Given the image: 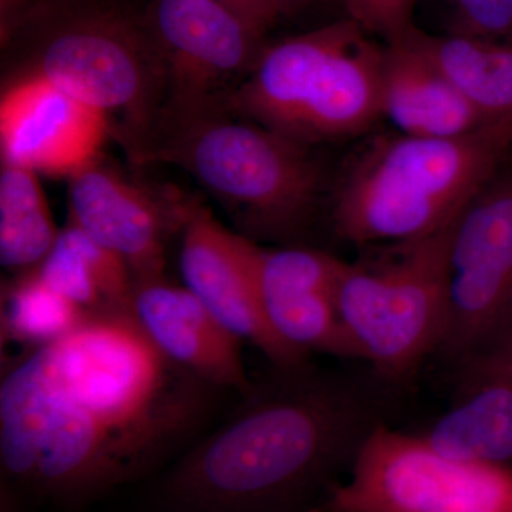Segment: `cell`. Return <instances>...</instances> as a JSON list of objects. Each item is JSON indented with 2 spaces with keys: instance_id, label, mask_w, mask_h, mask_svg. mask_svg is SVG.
<instances>
[{
  "instance_id": "52a82bcc",
  "label": "cell",
  "mask_w": 512,
  "mask_h": 512,
  "mask_svg": "<svg viewBox=\"0 0 512 512\" xmlns=\"http://www.w3.org/2000/svg\"><path fill=\"white\" fill-rule=\"evenodd\" d=\"M313 512H512V468L446 456L387 424Z\"/></svg>"
},
{
  "instance_id": "ba28073f",
  "label": "cell",
  "mask_w": 512,
  "mask_h": 512,
  "mask_svg": "<svg viewBox=\"0 0 512 512\" xmlns=\"http://www.w3.org/2000/svg\"><path fill=\"white\" fill-rule=\"evenodd\" d=\"M77 3L63 0L28 10L42 22L28 72L104 113L137 109L153 76L164 73L146 25Z\"/></svg>"
},
{
  "instance_id": "ac0fdd59",
  "label": "cell",
  "mask_w": 512,
  "mask_h": 512,
  "mask_svg": "<svg viewBox=\"0 0 512 512\" xmlns=\"http://www.w3.org/2000/svg\"><path fill=\"white\" fill-rule=\"evenodd\" d=\"M404 39L446 74L488 126L512 127V42L434 36L416 26Z\"/></svg>"
},
{
  "instance_id": "9c48e42d",
  "label": "cell",
  "mask_w": 512,
  "mask_h": 512,
  "mask_svg": "<svg viewBox=\"0 0 512 512\" xmlns=\"http://www.w3.org/2000/svg\"><path fill=\"white\" fill-rule=\"evenodd\" d=\"M512 320V161L450 225L447 316L437 355L454 372L490 348Z\"/></svg>"
},
{
  "instance_id": "603a6c76",
  "label": "cell",
  "mask_w": 512,
  "mask_h": 512,
  "mask_svg": "<svg viewBox=\"0 0 512 512\" xmlns=\"http://www.w3.org/2000/svg\"><path fill=\"white\" fill-rule=\"evenodd\" d=\"M417 0H343L348 18L359 23L384 43L400 42L414 28L412 18Z\"/></svg>"
},
{
  "instance_id": "8fae6325",
  "label": "cell",
  "mask_w": 512,
  "mask_h": 512,
  "mask_svg": "<svg viewBox=\"0 0 512 512\" xmlns=\"http://www.w3.org/2000/svg\"><path fill=\"white\" fill-rule=\"evenodd\" d=\"M146 28L177 113L211 107L212 92L251 70L264 50L262 35L218 0H153Z\"/></svg>"
},
{
  "instance_id": "4fadbf2b",
  "label": "cell",
  "mask_w": 512,
  "mask_h": 512,
  "mask_svg": "<svg viewBox=\"0 0 512 512\" xmlns=\"http://www.w3.org/2000/svg\"><path fill=\"white\" fill-rule=\"evenodd\" d=\"M343 259L305 245L261 247L258 286L266 323L289 348L362 360L338 309Z\"/></svg>"
},
{
  "instance_id": "cb8c5ba5",
  "label": "cell",
  "mask_w": 512,
  "mask_h": 512,
  "mask_svg": "<svg viewBox=\"0 0 512 512\" xmlns=\"http://www.w3.org/2000/svg\"><path fill=\"white\" fill-rule=\"evenodd\" d=\"M218 2L234 10L262 36L278 20L268 0H218Z\"/></svg>"
},
{
  "instance_id": "3957f363",
  "label": "cell",
  "mask_w": 512,
  "mask_h": 512,
  "mask_svg": "<svg viewBox=\"0 0 512 512\" xmlns=\"http://www.w3.org/2000/svg\"><path fill=\"white\" fill-rule=\"evenodd\" d=\"M510 161L512 127L488 126L458 138L380 134L340 174L333 231L363 248L430 237Z\"/></svg>"
},
{
  "instance_id": "6da1fadb",
  "label": "cell",
  "mask_w": 512,
  "mask_h": 512,
  "mask_svg": "<svg viewBox=\"0 0 512 512\" xmlns=\"http://www.w3.org/2000/svg\"><path fill=\"white\" fill-rule=\"evenodd\" d=\"M212 389L167 359L130 309L92 313L3 375L2 485L86 507L163 466L200 427Z\"/></svg>"
},
{
  "instance_id": "8992f818",
  "label": "cell",
  "mask_w": 512,
  "mask_h": 512,
  "mask_svg": "<svg viewBox=\"0 0 512 512\" xmlns=\"http://www.w3.org/2000/svg\"><path fill=\"white\" fill-rule=\"evenodd\" d=\"M450 225L430 237L370 247L375 254L345 262L340 274L336 299L349 338L360 359L400 389L443 340Z\"/></svg>"
},
{
  "instance_id": "5bb4252c",
  "label": "cell",
  "mask_w": 512,
  "mask_h": 512,
  "mask_svg": "<svg viewBox=\"0 0 512 512\" xmlns=\"http://www.w3.org/2000/svg\"><path fill=\"white\" fill-rule=\"evenodd\" d=\"M70 221L130 266L134 284L164 276L165 244L184 205L167 208L123 175L96 163L70 178Z\"/></svg>"
},
{
  "instance_id": "d4e9b609",
  "label": "cell",
  "mask_w": 512,
  "mask_h": 512,
  "mask_svg": "<svg viewBox=\"0 0 512 512\" xmlns=\"http://www.w3.org/2000/svg\"><path fill=\"white\" fill-rule=\"evenodd\" d=\"M468 363H481V365L493 367L512 379V320L490 348Z\"/></svg>"
},
{
  "instance_id": "d6986e66",
  "label": "cell",
  "mask_w": 512,
  "mask_h": 512,
  "mask_svg": "<svg viewBox=\"0 0 512 512\" xmlns=\"http://www.w3.org/2000/svg\"><path fill=\"white\" fill-rule=\"evenodd\" d=\"M35 272L49 288L90 315L130 308L134 289L130 266L72 222L59 232Z\"/></svg>"
},
{
  "instance_id": "9a60e30c",
  "label": "cell",
  "mask_w": 512,
  "mask_h": 512,
  "mask_svg": "<svg viewBox=\"0 0 512 512\" xmlns=\"http://www.w3.org/2000/svg\"><path fill=\"white\" fill-rule=\"evenodd\" d=\"M130 312L167 359L217 387L247 396L251 380L242 340L221 325L185 286L160 278L134 284Z\"/></svg>"
},
{
  "instance_id": "30bf717a",
  "label": "cell",
  "mask_w": 512,
  "mask_h": 512,
  "mask_svg": "<svg viewBox=\"0 0 512 512\" xmlns=\"http://www.w3.org/2000/svg\"><path fill=\"white\" fill-rule=\"evenodd\" d=\"M180 271L184 286L224 328L251 343L275 369L311 363L289 348L266 323L258 286L259 247L195 204H185L181 221Z\"/></svg>"
},
{
  "instance_id": "5b68a950",
  "label": "cell",
  "mask_w": 512,
  "mask_h": 512,
  "mask_svg": "<svg viewBox=\"0 0 512 512\" xmlns=\"http://www.w3.org/2000/svg\"><path fill=\"white\" fill-rule=\"evenodd\" d=\"M164 158L180 164L221 202L239 234L288 247L311 228L323 171L311 146L212 107L178 113Z\"/></svg>"
},
{
  "instance_id": "2e32d148",
  "label": "cell",
  "mask_w": 512,
  "mask_h": 512,
  "mask_svg": "<svg viewBox=\"0 0 512 512\" xmlns=\"http://www.w3.org/2000/svg\"><path fill=\"white\" fill-rule=\"evenodd\" d=\"M382 116L397 133L458 138L488 127L429 57L409 40L384 43Z\"/></svg>"
},
{
  "instance_id": "ffe728a7",
  "label": "cell",
  "mask_w": 512,
  "mask_h": 512,
  "mask_svg": "<svg viewBox=\"0 0 512 512\" xmlns=\"http://www.w3.org/2000/svg\"><path fill=\"white\" fill-rule=\"evenodd\" d=\"M39 174L3 163L0 174V261L8 269H35L59 237Z\"/></svg>"
},
{
  "instance_id": "7a4b0ae2",
  "label": "cell",
  "mask_w": 512,
  "mask_h": 512,
  "mask_svg": "<svg viewBox=\"0 0 512 512\" xmlns=\"http://www.w3.org/2000/svg\"><path fill=\"white\" fill-rule=\"evenodd\" d=\"M400 387L367 372L275 369L151 487L154 512H313L390 424Z\"/></svg>"
},
{
  "instance_id": "7c38bea8",
  "label": "cell",
  "mask_w": 512,
  "mask_h": 512,
  "mask_svg": "<svg viewBox=\"0 0 512 512\" xmlns=\"http://www.w3.org/2000/svg\"><path fill=\"white\" fill-rule=\"evenodd\" d=\"M106 136L107 113L39 74L26 72L0 100L3 163L70 180L96 163Z\"/></svg>"
},
{
  "instance_id": "7402d4cb",
  "label": "cell",
  "mask_w": 512,
  "mask_h": 512,
  "mask_svg": "<svg viewBox=\"0 0 512 512\" xmlns=\"http://www.w3.org/2000/svg\"><path fill=\"white\" fill-rule=\"evenodd\" d=\"M451 35L512 42V0H447Z\"/></svg>"
},
{
  "instance_id": "484cf974",
  "label": "cell",
  "mask_w": 512,
  "mask_h": 512,
  "mask_svg": "<svg viewBox=\"0 0 512 512\" xmlns=\"http://www.w3.org/2000/svg\"><path fill=\"white\" fill-rule=\"evenodd\" d=\"M2 2V32H9L16 20L28 12L29 0H0Z\"/></svg>"
},
{
  "instance_id": "44dd1931",
  "label": "cell",
  "mask_w": 512,
  "mask_h": 512,
  "mask_svg": "<svg viewBox=\"0 0 512 512\" xmlns=\"http://www.w3.org/2000/svg\"><path fill=\"white\" fill-rule=\"evenodd\" d=\"M89 315L29 269L3 296L2 340L40 348L72 332Z\"/></svg>"
},
{
  "instance_id": "e0dca14e",
  "label": "cell",
  "mask_w": 512,
  "mask_h": 512,
  "mask_svg": "<svg viewBox=\"0 0 512 512\" xmlns=\"http://www.w3.org/2000/svg\"><path fill=\"white\" fill-rule=\"evenodd\" d=\"M456 380L451 406L417 436L446 456L512 468L511 377L468 363Z\"/></svg>"
},
{
  "instance_id": "4316f807",
  "label": "cell",
  "mask_w": 512,
  "mask_h": 512,
  "mask_svg": "<svg viewBox=\"0 0 512 512\" xmlns=\"http://www.w3.org/2000/svg\"><path fill=\"white\" fill-rule=\"evenodd\" d=\"M313 2L315 0H268L278 19L281 16L299 12V10L305 9L306 6L311 5Z\"/></svg>"
},
{
  "instance_id": "277c9868",
  "label": "cell",
  "mask_w": 512,
  "mask_h": 512,
  "mask_svg": "<svg viewBox=\"0 0 512 512\" xmlns=\"http://www.w3.org/2000/svg\"><path fill=\"white\" fill-rule=\"evenodd\" d=\"M384 43L346 18L262 50L229 106L311 144L367 133L382 116Z\"/></svg>"
}]
</instances>
